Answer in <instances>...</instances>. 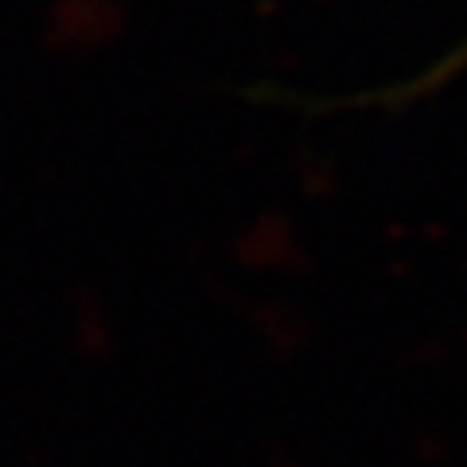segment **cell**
I'll list each match as a JSON object with an SVG mask.
<instances>
[{
  "label": "cell",
  "instance_id": "obj_1",
  "mask_svg": "<svg viewBox=\"0 0 467 467\" xmlns=\"http://www.w3.org/2000/svg\"><path fill=\"white\" fill-rule=\"evenodd\" d=\"M460 70H467V43H463L460 51H451L441 67H432V70H429V75L420 78V82H413V90H425V86H436V82H444L448 75H460Z\"/></svg>",
  "mask_w": 467,
  "mask_h": 467
}]
</instances>
